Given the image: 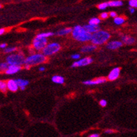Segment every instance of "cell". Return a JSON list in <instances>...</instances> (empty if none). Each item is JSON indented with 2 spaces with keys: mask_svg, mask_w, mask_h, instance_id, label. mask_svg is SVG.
Instances as JSON below:
<instances>
[{
  "mask_svg": "<svg viewBox=\"0 0 137 137\" xmlns=\"http://www.w3.org/2000/svg\"><path fill=\"white\" fill-rule=\"evenodd\" d=\"M71 33L73 37L78 41L85 42L91 39V33L87 32L83 27H81L80 25H77L74 29H72Z\"/></svg>",
  "mask_w": 137,
  "mask_h": 137,
  "instance_id": "1",
  "label": "cell"
},
{
  "mask_svg": "<svg viewBox=\"0 0 137 137\" xmlns=\"http://www.w3.org/2000/svg\"><path fill=\"white\" fill-rule=\"evenodd\" d=\"M110 34L105 31H100L93 33L92 34L91 40L92 43L95 45H102L105 43L109 39H110Z\"/></svg>",
  "mask_w": 137,
  "mask_h": 137,
  "instance_id": "2",
  "label": "cell"
},
{
  "mask_svg": "<svg viewBox=\"0 0 137 137\" xmlns=\"http://www.w3.org/2000/svg\"><path fill=\"white\" fill-rule=\"evenodd\" d=\"M46 60H47L46 56L43 54H34L31 56L28 57L27 59H25V64L31 66V65L43 63Z\"/></svg>",
  "mask_w": 137,
  "mask_h": 137,
  "instance_id": "3",
  "label": "cell"
},
{
  "mask_svg": "<svg viewBox=\"0 0 137 137\" xmlns=\"http://www.w3.org/2000/svg\"><path fill=\"white\" fill-rule=\"evenodd\" d=\"M6 62L8 65H19L25 64V58L23 55L20 53L18 54H12L6 58Z\"/></svg>",
  "mask_w": 137,
  "mask_h": 137,
  "instance_id": "4",
  "label": "cell"
},
{
  "mask_svg": "<svg viewBox=\"0 0 137 137\" xmlns=\"http://www.w3.org/2000/svg\"><path fill=\"white\" fill-rule=\"evenodd\" d=\"M60 45L57 43H52L46 45L43 48V54L46 56H50L57 53L60 50Z\"/></svg>",
  "mask_w": 137,
  "mask_h": 137,
  "instance_id": "5",
  "label": "cell"
},
{
  "mask_svg": "<svg viewBox=\"0 0 137 137\" xmlns=\"http://www.w3.org/2000/svg\"><path fill=\"white\" fill-rule=\"evenodd\" d=\"M47 45V39L46 38H36L33 41V46L36 50H42Z\"/></svg>",
  "mask_w": 137,
  "mask_h": 137,
  "instance_id": "6",
  "label": "cell"
},
{
  "mask_svg": "<svg viewBox=\"0 0 137 137\" xmlns=\"http://www.w3.org/2000/svg\"><path fill=\"white\" fill-rule=\"evenodd\" d=\"M93 62V60L91 57H85L83 59L78 60L77 62H75L72 64V67H83V66H87L88 64H91Z\"/></svg>",
  "mask_w": 137,
  "mask_h": 137,
  "instance_id": "7",
  "label": "cell"
},
{
  "mask_svg": "<svg viewBox=\"0 0 137 137\" xmlns=\"http://www.w3.org/2000/svg\"><path fill=\"white\" fill-rule=\"evenodd\" d=\"M120 72V69L119 67H116L115 69H113L109 74L108 79L109 81H115L119 77Z\"/></svg>",
  "mask_w": 137,
  "mask_h": 137,
  "instance_id": "8",
  "label": "cell"
},
{
  "mask_svg": "<svg viewBox=\"0 0 137 137\" xmlns=\"http://www.w3.org/2000/svg\"><path fill=\"white\" fill-rule=\"evenodd\" d=\"M106 81L105 78H98L97 79L92 81H85L83 82V84L88 85H98L101 83H104Z\"/></svg>",
  "mask_w": 137,
  "mask_h": 137,
  "instance_id": "9",
  "label": "cell"
},
{
  "mask_svg": "<svg viewBox=\"0 0 137 137\" xmlns=\"http://www.w3.org/2000/svg\"><path fill=\"white\" fill-rule=\"evenodd\" d=\"M21 69V67L19 65H8V68L6 69V74H14L18 72Z\"/></svg>",
  "mask_w": 137,
  "mask_h": 137,
  "instance_id": "10",
  "label": "cell"
},
{
  "mask_svg": "<svg viewBox=\"0 0 137 137\" xmlns=\"http://www.w3.org/2000/svg\"><path fill=\"white\" fill-rule=\"evenodd\" d=\"M6 85H7V88L11 92H15L18 90V85L16 83V82L15 80H9L7 81L6 83Z\"/></svg>",
  "mask_w": 137,
  "mask_h": 137,
  "instance_id": "11",
  "label": "cell"
},
{
  "mask_svg": "<svg viewBox=\"0 0 137 137\" xmlns=\"http://www.w3.org/2000/svg\"><path fill=\"white\" fill-rule=\"evenodd\" d=\"M123 46V43L119 41H111L107 44V48L111 50H116L120 48Z\"/></svg>",
  "mask_w": 137,
  "mask_h": 137,
  "instance_id": "12",
  "label": "cell"
},
{
  "mask_svg": "<svg viewBox=\"0 0 137 137\" xmlns=\"http://www.w3.org/2000/svg\"><path fill=\"white\" fill-rule=\"evenodd\" d=\"M84 29L89 33H91V34H93V33H95V32H97L99 30V27L98 25H85Z\"/></svg>",
  "mask_w": 137,
  "mask_h": 137,
  "instance_id": "13",
  "label": "cell"
},
{
  "mask_svg": "<svg viewBox=\"0 0 137 137\" xmlns=\"http://www.w3.org/2000/svg\"><path fill=\"white\" fill-rule=\"evenodd\" d=\"M16 83L18 84V88H20L21 90H24L25 89V87L29 84V81L27 80H23V79H16L15 80Z\"/></svg>",
  "mask_w": 137,
  "mask_h": 137,
  "instance_id": "14",
  "label": "cell"
},
{
  "mask_svg": "<svg viewBox=\"0 0 137 137\" xmlns=\"http://www.w3.org/2000/svg\"><path fill=\"white\" fill-rule=\"evenodd\" d=\"M122 40H123V42L125 43V44H127V45H131V44H133L135 43V39L134 37H132V36H123L122 38Z\"/></svg>",
  "mask_w": 137,
  "mask_h": 137,
  "instance_id": "15",
  "label": "cell"
},
{
  "mask_svg": "<svg viewBox=\"0 0 137 137\" xmlns=\"http://www.w3.org/2000/svg\"><path fill=\"white\" fill-rule=\"evenodd\" d=\"M97 49V46L93 44V45H88V46H85L81 48V51L83 53H88V52H91Z\"/></svg>",
  "mask_w": 137,
  "mask_h": 137,
  "instance_id": "16",
  "label": "cell"
},
{
  "mask_svg": "<svg viewBox=\"0 0 137 137\" xmlns=\"http://www.w3.org/2000/svg\"><path fill=\"white\" fill-rule=\"evenodd\" d=\"M52 81L57 84H63L64 83V78L60 76H54L52 78Z\"/></svg>",
  "mask_w": 137,
  "mask_h": 137,
  "instance_id": "17",
  "label": "cell"
},
{
  "mask_svg": "<svg viewBox=\"0 0 137 137\" xmlns=\"http://www.w3.org/2000/svg\"><path fill=\"white\" fill-rule=\"evenodd\" d=\"M123 1H111L108 2V6H111V7H117V6H123Z\"/></svg>",
  "mask_w": 137,
  "mask_h": 137,
  "instance_id": "18",
  "label": "cell"
},
{
  "mask_svg": "<svg viewBox=\"0 0 137 137\" xmlns=\"http://www.w3.org/2000/svg\"><path fill=\"white\" fill-rule=\"evenodd\" d=\"M72 32V29L71 28H65L63 29H61L60 31L57 32V34L59 36H63V35H67L70 34Z\"/></svg>",
  "mask_w": 137,
  "mask_h": 137,
  "instance_id": "19",
  "label": "cell"
},
{
  "mask_svg": "<svg viewBox=\"0 0 137 137\" xmlns=\"http://www.w3.org/2000/svg\"><path fill=\"white\" fill-rule=\"evenodd\" d=\"M53 34L52 32H45V33H41V34H39L36 36V38H46L47 39L48 37L53 36Z\"/></svg>",
  "mask_w": 137,
  "mask_h": 137,
  "instance_id": "20",
  "label": "cell"
},
{
  "mask_svg": "<svg viewBox=\"0 0 137 137\" xmlns=\"http://www.w3.org/2000/svg\"><path fill=\"white\" fill-rule=\"evenodd\" d=\"M7 90V85H6V83L4 81H0V91L5 92Z\"/></svg>",
  "mask_w": 137,
  "mask_h": 137,
  "instance_id": "21",
  "label": "cell"
},
{
  "mask_svg": "<svg viewBox=\"0 0 137 137\" xmlns=\"http://www.w3.org/2000/svg\"><path fill=\"white\" fill-rule=\"evenodd\" d=\"M125 22V19L122 17H115L114 18V22L116 25H122Z\"/></svg>",
  "mask_w": 137,
  "mask_h": 137,
  "instance_id": "22",
  "label": "cell"
},
{
  "mask_svg": "<svg viewBox=\"0 0 137 137\" xmlns=\"http://www.w3.org/2000/svg\"><path fill=\"white\" fill-rule=\"evenodd\" d=\"M100 23V20L97 18H93L91 20H90L89 21V24L90 25H98Z\"/></svg>",
  "mask_w": 137,
  "mask_h": 137,
  "instance_id": "23",
  "label": "cell"
},
{
  "mask_svg": "<svg viewBox=\"0 0 137 137\" xmlns=\"http://www.w3.org/2000/svg\"><path fill=\"white\" fill-rule=\"evenodd\" d=\"M8 67V64L7 62L0 63V71H6Z\"/></svg>",
  "mask_w": 137,
  "mask_h": 137,
  "instance_id": "24",
  "label": "cell"
},
{
  "mask_svg": "<svg viewBox=\"0 0 137 137\" xmlns=\"http://www.w3.org/2000/svg\"><path fill=\"white\" fill-rule=\"evenodd\" d=\"M108 6H108V3H107V2H104V3H102V4H99L98 6V8L99 9H100V10H104V9H106Z\"/></svg>",
  "mask_w": 137,
  "mask_h": 137,
  "instance_id": "25",
  "label": "cell"
},
{
  "mask_svg": "<svg viewBox=\"0 0 137 137\" xmlns=\"http://www.w3.org/2000/svg\"><path fill=\"white\" fill-rule=\"evenodd\" d=\"M129 4L131 7L137 8V0H130Z\"/></svg>",
  "mask_w": 137,
  "mask_h": 137,
  "instance_id": "26",
  "label": "cell"
},
{
  "mask_svg": "<svg viewBox=\"0 0 137 137\" xmlns=\"http://www.w3.org/2000/svg\"><path fill=\"white\" fill-rule=\"evenodd\" d=\"M16 50V48H6V49L4 50V52L6 53H13V52H14Z\"/></svg>",
  "mask_w": 137,
  "mask_h": 137,
  "instance_id": "27",
  "label": "cell"
},
{
  "mask_svg": "<svg viewBox=\"0 0 137 137\" xmlns=\"http://www.w3.org/2000/svg\"><path fill=\"white\" fill-rule=\"evenodd\" d=\"M100 105L102 106V107H105L107 105V102L104 99H102L100 101Z\"/></svg>",
  "mask_w": 137,
  "mask_h": 137,
  "instance_id": "28",
  "label": "cell"
},
{
  "mask_svg": "<svg viewBox=\"0 0 137 137\" xmlns=\"http://www.w3.org/2000/svg\"><path fill=\"white\" fill-rule=\"evenodd\" d=\"M108 16H109V14L107 13H103L101 14V18H103V19H105V18H108Z\"/></svg>",
  "mask_w": 137,
  "mask_h": 137,
  "instance_id": "29",
  "label": "cell"
},
{
  "mask_svg": "<svg viewBox=\"0 0 137 137\" xmlns=\"http://www.w3.org/2000/svg\"><path fill=\"white\" fill-rule=\"evenodd\" d=\"M80 55L79 54H75V55H73L71 57L73 58V59H79L80 58Z\"/></svg>",
  "mask_w": 137,
  "mask_h": 137,
  "instance_id": "30",
  "label": "cell"
},
{
  "mask_svg": "<svg viewBox=\"0 0 137 137\" xmlns=\"http://www.w3.org/2000/svg\"><path fill=\"white\" fill-rule=\"evenodd\" d=\"M110 15L112 17V18H115L117 16V14H116V12H114V11H111V13H110Z\"/></svg>",
  "mask_w": 137,
  "mask_h": 137,
  "instance_id": "31",
  "label": "cell"
},
{
  "mask_svg": "<svg viewBox=\"0 0 137 137\" xmlns=\"http://www.w3.org/2000/svg\"><path fill=\"white\" fill-rule=\"evenodd\" d=\"M105 132L106 134H113V133H114L115 132L112 130H106Z\"/></svg>",
  "mask_w": 137,
  "mask_h": 137,
  "instance_id": "32",
  "label": "cell"
},
{
  "mask_svg": "<svg viewBox=\"0 0 137 137\" xmlns=\"http://www.w3.org/2000/svg\"><path fill=\"white\" fill-rule=\"evenodd\" d=\"M89 137H99V135L98 134H91V135H90Z\"/></svg>",
  "mask_w": 137,
  "mask_h": 137,
  "instance_id": "33",
  "label": "cell"
},
{
  "mask_svg": "<svg viewBox=\"0 0 137 137\" xmlns=\"http://www.w3.org/2000/svg\"><path fill=\"white\" fill-rule=\"evenodd\" d=\"M6 46H7V45H6V43H1V44L0 45V48H5L6 47Z\"/></svg>",
  "mask_w": 137,
  "mask_h": 137,
  "instance_id": "34",
  "label": "cell"
},
{
  "mask_svg": "<svg viewBox=\"0 0 137 137\" xmlns=\"http://www.w3.org/2000/svg\"><path fill=\"white\" fill-rule=\"evenodd\" d=\"M130 11L131 13H134V11H135V9H134V7H130Z\"/></svg>",
  "mask_w": 137,
  "mask_h": 137,
  "instance_id": "35",
  "label": "cell"
},
{
  "mask_svg": "<svg viewBox=\"0 0 137 137\" xmlns=\"http://www.w3.org/2000/svg\"><path fill=\"white\" fill-rule=\"evenodd\" d=\"M4 32H5V29H0V36L2 35Z\"/></svg>",
  "mask_w": 137,
  "mask_h": 137,
  "instance_id": "36",
  "label": "cell"
},
{
  "mask_svg": "<svg viewBox=\"0 0 137 137\" xmlns=\"http://www.w3.org/2000/svg\"><path fill=\"white\" fill-rule=\"evenodd\" d=\"M39 71H45V68H44V67H41V68L39 69Z\"/></svg>",
  "mask_w": 137,
  "mask_h": 137,
  "instance_id": "37",
  "label": "cell"
},
{
  "mask_svg": "<svg viewBox=\"0 0 137 137\" xmlns=\"http://www.w3.org/2000/svg\"><path fill=\"white\" fill-rule=\"evenodd\" d=\"M29 67H30V65H29V64H26V65H25V68H26L27 69H29Z\"/></svg>",
  "mask_w": 137,
  "mask_h": 137,
  "instance_id": "38",
  "label": "cell"
},
{
  "mask_svg": "<svg viewBox=\"0 0 137 137\" xmlns=\"http://www.w3.org/2000/svg\"><path fill=\"white\" fill-rule=\"evenodd\" d=\"M1 8V5H0V8Z\"/></svg>",
  "mask_w": 137,
  "mask_h": 137,
  "instance_id": "39",
  "label": "cell"
}]
</instances>
